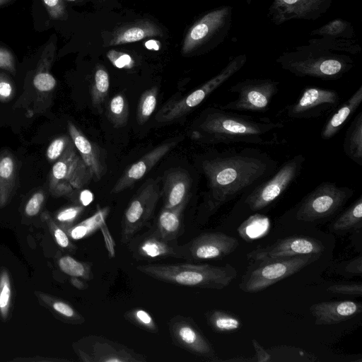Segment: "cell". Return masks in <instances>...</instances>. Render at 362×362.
<instances>
[{"label": "cell", "instance_id": "obj_33", "mask_svg": "<svg viewBox=\"0 0 362 362\" xmlns=\"http://www.w3.org/2000/svg\"><path fill=\"white\" fill-rule=\"evenodd\" d=\"M309 35L351 39L355 36V33L351 22L341 18H336L312 30Z\"/></svg>", "mask_w": 362, "mask_h": 362}, {"label": "cell", "instance_id": "obj_9", "mask_svg": "<svg viewBox=\"0 0 362 362\" xmlns=\"http://www.w3.org/2000/svg\"><path fill=\"white\" fill-rule=\"evenodd\" d=\"M233 8L230 5L218 6L204 14L188 30L182 52L191 53L211 43L218 45L228 35L233 21Z\"/></svg>", "mask_w": 362, "mask_h": 362}, {"label": "cell", "instance_id": "obj_1", "mask_svg": "<svg viewBox=\"0 0 362 362\" xmlns=\"http://www.w3.org/2000/svg\"><path fill=\"white\" fill-rule=\"evenodd\" d=\"M200 167L207 181L208 207L215 211L267 180L279 166L267 153L243 148L214 152L202 160Z\"/></svg>", "mask_w": 362, "mask_h": 362}, {"label": "cell", "instance_id": "obj_35", "mask_svg": "<svg viewBox=\"0 0 362 362\" xmlns=\"http://www.w3.org/2000/svg\"><path fill=\"white\" fill-rule=\"evenodd\" d=\"M110 87L109 75L102 65L96 66L93 80L90 86L92 105L99 109L106 98Z\"/></svg>", "mask_w": 362, "mask_h": 362}, {"label": "cell", "instance_id": "obj_50", "mask_svg": "<svg viewBox=\"0 0 362 362\" xmlns=\"http://www.w3.org/2000/svg\"><path fill=\"white\" fill-rule=\"evenodd\" d=\"M13 93V86L6 76L0 74V100L9 99Z\"/></svg>", "mask_w": 362, "mask_h": 362}, {"label": "cell", "instance_id": "obj_39", "mask_svg": "<svg viewBox=\"0 0 362 362\" xmlns=\"http://www.w3.org/2000/svg\"><path fill=\"white\" fill-rule=\"evenodd\" d=\"M124 319L146 332L153 334H158L159 329L158 325L152 315L146 310L135 308L129 310L124 314Z\"/></svg>", "mask_w": 362, "mask_h": 362}, {"label": "cell", "instance_id": "obj_32", "mask_svg": "<svg viewBox=\"0 0 362 362\" xmlns=\"http://www.w3.org/2000/svg\"><path fill=\"white\" fill-rule=\"evenodd\" d=\"M308 44L314 45L332 52H343L351 54H358L361 52L357 40L334 37H320L309 39Z\"/></svg>", "mask_w": 362, "mask_h": 362}, {"label": "cell", "instance_id": "obj_19", "mask_svg": "<svg viewBox=\"0 0 362 362\" xmlns=\"http://www.w3.org/2000/svg\"><path fill=\"white\" fill-rule=\"evenodd\" d=\"M333 0H272L267 17L276 25L291 20L315 21L329 8Z\"/></svg>", "mask_w": 362, "mask_h": 362}, {"label": "cell", "instance_id": "obj_6", "mask_svg": "<svg viewBox=\"0 0 362 362\" xmlns=\"http://www.w3.org/2000/svg\"><path fill=\"white\" fill-rule=\"evenodd\" d=\"M305 160L302 154L286 160L269 177L241 195L239 204L252 213L270 206L296 181Z\"/></svg>", "mask_w": 362, "mask_h": 362}, {"label": "cell", "instance_id": "obj_20", "mask_svg": "<svg viewBox=\"0 0 362 362\" xmlns=\"http://www.w3.org/2000/svg\"><path fill=\"white\" fill-rule=\"evenodd\" d=\"M179 141L180 138L160 144L144 155L139 160L127 167L115 184L111 192L115 194L119 193L134 185L170 151L177 144Z\"/></svg>", "mask_w": 362, "mask_h": 362}, {"label": "cell", "instance_id": "obj_23", "mask_svg": "<svg viewBox=\"0 0 362 362\" xmlns=\"http://www.w3.org/2000/svg\"><path fill=\"white\" fill-rule=\"evenodd\" d=\"M67 127L75 148L89 169L92 179L95 181L100 180L105 174L106 165L103 163L98 148L71 122H68Z\"/></svg>", "mask_w": 362, "mask_h": 362}, {"label": "cell", "instance_id": "obj_13", "mask_svg": "<svg viewBox=\"0 0 362 362\" xmlns=\"http://www.w3.org/2000/svg\"><path fill=\"white\" fill-rule=\"evenodd\" d=\"M339 93L331 88L308 86L296 100L286 106L282 112L291 119H310L331 114L340 104Z\"/></svg>", "mask_w": 362, "mask_h": 362}, {"label": "cell", "instance_id": "obj_3", "mask_svg": "<svg viewBox=\"0 0 362 362\" xmlns=\"http://www.w3.org/2000/svg\"><path fill=\"white\" fill-rule=\"evenodd\" d=\"M276 62L281 69L296 76L325 81L341 78L354 66L350 56L310 44L283 52Z\"/></svg>", "mask_w": 362, "mask_h": 362}, {"label": "cell", "instance_id": "obj_53", "mask_svg": "<svg viewBox=\"0 0 362 362\" xmlns=\"http://www.w3.org/2000/svg\"><path fill=\"white\" fill-rule=\"evenodd\" d=\"M80 200L83 206H87L93 200V194L88 190H84L81 193Z\"/></svg>", "mask_w": 362, "mask_h": 362}, {"label": "cell", "instance_id": "obj_37", "mask_svg": "<svg viewBox=\"0 0 362 362\" xmlns=\"http://www.w3.org/2000/svg\"><path fill=\"white\" fill-rule=\"evenodd\" d=\"M58 264L64 273L71 277H79L86 280L93 279L91 264L78 261L69 255H64L59 258Z\"/></svg>", "mask_w": 362, "mask_h": 362}, {"label": "cell", "instance_id": "obj_24", "mask_svg": "<svg viewBox=\"0 0 362 362\" xmlns=\"http://www.w3.org/2000/svg\"><path fill=\"white\" fill-rule=\"evenodd\" d=\"M361 103L362 86H360L344 103L339 104L328 117L320 132L321 138L324 140H329L334 136L343 128Z\"/></svg>", "mask_w": 362, "mask_h": 362}, {"label": "cell", "instance_id": "obj_28", "mask_svg": "<svg viewBox=\"0 0 362 362\" xmlns=\"http://www.w3.org/2000/svg\"><path fill=\"white\" fill-rule=\"evenodd\" d=\"M345 155L362 166V112H359L348 127L344 139Z\"/></svg>", "mask_w": 362, "mask_h": 362}, {"label": "cell", "instance_id": "obj_22", "mask_svg": "<svg viewBox=\"0 0 362 362\" xmlns=\"http://www.w3.org/2000/svg\"><path fill=\"white\" fill-rule=\"evenodd\" d=\"M192 178L188 171L180 168H170L163 177L161 196L164 208L175 207L189 202Z\"/></svg>", "mask_w": 362, "mask_h": 362}, {"label": "cell", "instance_id": "obj_15", "mask_svg": "<svg viewBox=\"0 0 362 362\" xmlns=\"http://www.w3.org/2000/svg\"><path fill=\"white\" fill-rule=\"evenodd\" d=\"M168 325L175 346L202 360L219 361L212 344L192 317L177 315L169 320Z\"/></svg>", "mask_w": 362, "mask_h": 362}, {"label": "cell", "instance_id": "obj_56", "mask_svg": "<svg viewBox=\"0 0 362 362\" xmlns=\"http://www.w3.org/2000/svg\"><path fill=\"white\" fill-rule=\"evenodd\" d=\"M12 0H0V6L10 3Z\"/></svg>", "mask_w": 362, "mask_h": 362}, {"label": "cell", "instance_id": "obj_26", "mask_svg": "<svg viewBox=\"0 0 362 362\" xmlns=\"http://www.w3.org/2000/svg\"><path fill=\"white\" fill-rule=\"evenodd\" d=\"M188 202L173 208H164L160 211L154 230L167 240H177L184 233L182 214Z\"/></svg>", "mask_w": 362, "mask_h": 362}, {"label": "cell", "instance_id": "obj_47", "mask_svg": "<svg viewBox=\"0 0 362 362\" xmlns=\"http://www.w3.org/2000/svg\"><path fill=\"white\" fill-rule=\"evenodd\" d=\"M0 69H4L13 74L16 71L13 53L2 45H0Z\"/></svg>", "mask_w": 362, "mask_h": 362}, {"label": "cell", "instance_id": "obj_16", "mask_svg": "<svg viewBox=\"0 0 362 362\" xmlns=\"http://www.w3.org/2000/svg\"><path fill=\"white\" fill-rule=\"evenodd\" d=\"M321 241L313 237L293 235L277 240L272 244L247 253L250 262L281 259L307 255H320L325 251Z\"/></svg>", "mask_w": 362, "mask_h": 362}, {"label": "cell", "instance_id": "obj_17", "mask_svg": "<svg viewBox=\"0 0 362 362\" xmlns=\"http://www.w3.org/2000/svg\"><path fill=\"white\" fill-rule=\"evenodd\" d=\"M183 245L184 259L197 262L225 257L238 248L239 243L235 237L222 232H205Z\"/></svg>", "mask_w": 362, "mask_h": 362}, {"label": "cell", "instance_id": "obj_8", "mask_svg": "<svg viewBox=\"0 0 362 362\" xmlns=\"http://www.w3.org/2000/svg\"><path fill=\"white\" fill-rule=\"evenodd\" d=\"M247 56L240 54L231 58L227 64L214 76L206 81L187 95L172 100L157 113L156 120L168 122L180 118L200 105L215 90L226 83L245 64Z\"/></svg>", "mask_w": 362, "mask_h": 362}, {"label": "cell", "instance_id": "obj_18", "mask_svg": "<svg viewBox=\"0 0 362 362\" xmlns=\"http://www.w3.org/2000/svg\"><path fill=\"white\" fill-rule=\"evenodd\" d=\"M133 258L137 260L153 261L164 258H185L183 245L177 240H167L154 229L134 235L127 244Z\"/></svg>", "mask_w": 362, "mask_h": 362}, {"label": "cell", "instance_id": "obj_41", "mask_svg": "<svg viewBox=\"0 0 362 362\" xmlns=\"http://www.w3.org/2000/svg\"><path fill=\"white\" fill-rule=\"evenodd\" d=\"M74 144L71 137L62 136L54 139L49 145L46 156L49 161L54 162L59 159Z\"/></svg>", "mask_w": 362, "mask_h": 362}, {"label": "cell", "instance_id": "obj_40", "mask_svg": "<svg viewBox=\"0 0 362 362\" xmlns=\"http://www.w3.org/2000/svg\"><path fill=\"white\" fill-rule=\"evenodd\" d=\"M107 209H103L98 211L93 216L85 220L77 226H75L69 230L71 238L78 240L83 238L93 229L96 228L101 223L107 214Z\"/></svg>", "mask_w": 362, "mask_h": 362}, {"label": "cell", "instance_id": "obj_44", "mask_svg": "<svg viewBox=\"0 0 362 362\" xmlns=\"http://www.w3.org/2000/svg\"><path fill=\"white\" fill-rule=\"evenodd\" d=\"M107 57L118 69H129L134 66V60L129 54L124 52L111 49L107 52Z\"/></svg>", "mask_w": 362, "mask_h": 362}, {"label": "cell", "instance_id": "obj_43", "mask_svg": "<svg viewBox=\"0 0 362 362\" xmlns=\"http://www.w3.org/2000/svg\"><path fill=\"white\" fill-rule=\"evenodd\" d=\"M327 290L335 294L361 296L362 295V284L360 282L337 284L329 286Z\"/></svg>", "mask_w": 362, "mask_h": 362}, {"label": "cell", "instance_id": "obj_52", "mask_svg": "<svg viewBox=\"0 0 362 362\" xmlns=\"http://www.w3.org/2000/svg\"><path fill=\"white\" fill-rule=\"evenodd\" d=\"M346 270L349 272L361 275V256H358L356 259L349 263L346 267Z\"/></svg>", "mask_w": 362, "mask_h": 362}, {"label": "cell", "instance_id": "obj_29", "mask_svg": "<svg viewBox=\"0 0 362 362\" xmlns=\"http://www.w3.org/2000/svg\"><path fill=\"white\" fill-rule=\"evenodd\" d=\"M54 52V45H47L38 62L33 78V85L40 92L51 91L57 84L56 79L49 71L53 60Z\"/></svg>", "mask_w": 362, "mask_h": 362}, {"label": "cell", "instance_id": "obj_11", "mask_svg": "<svg viewBox=\"0 0 362 362\" xmlns=\"http://www.w3.org/2000/svg\"><path fill=\"white\" fill-rule=\"evenodd\" d=\"M279 89V82L272 78H246L231 86L228 90L238 97L220 108L230 111L266 112Z\"/></svg>", "mask_w": 362, "mask_h": 362}, {"label": "cell", "instance_id": "obj_31", "mask_svg": "<svg viewBox=\"0 0 362 362\" xmlns=\"http://www.w3.org/2000/svg\"><path fill=\"white\" fill-rule=\"evenodd\" d=\"M206 320L210 327L216 332H233L241 327V321L238 316L222 310L208 311Z\"/></svg>", "mask_w": 362, "mask_h": 362}, {"label": "cell", "instance_id": "obj_2", "mask_svg": "<svg viewBox=\"0 0 362 362\" xmlns=\"http://www.w3.org/2000/svg\"><path fill=\"white\" fill-rule=\"evenodd\" d=\"M284 128L282 122L268 117L240 115L219 107L204 112L194 134L197 139L210 144L274 146L281 143L279 132Z\"/></svg>", "mask_w": 362, "mask_h": 362}, {"label": "cell", "instance_id": "obj_34", "mask_svg": "<svg viewBox=\"0 0 362 362\" xmlns=\"http://www.w3.org/2000/svg\"><path fill=\"white\" fill-rule=\"evenodd\" d=\"M270 223L269 218L259 214L247 218L238 228L239 235L247 241L259 238L268 231Z\"/></svg>", "mask_w": 362, "mask_h": 362}, {"label": "cell", "instance_id": "obj_38", "mask_svg": "<svg viewBox=\"0 0 362 362\" xmlns=\"http://www.w3.org/2000/svg\"><path fill=\"white\" fill-rule=\"evenodd\" d=\"M158 88L153 86L141 95L136 109V121L139 124H145L154 112L158 99Z\"/></svg>", "mask_w": 362, "mask_h": 362}, {"label": "cell", "instance_id": "obj_46", "mask_svg": "<svg viewBox=\"0 0 362 362\" xmlns=\"http://www.w3.org/2000/svg\"><path fill=\"white\" fill-rule=\"evenodd\" d=\"M84 209V206H73L65 208L60 211L57 215L58 221L70 224L73 223L81 214Z\"/></svg>", "mask_w": 362, "mask_h": 362}, {"label": "cell", "instance_id": "obj_30", "mask_svg": "<svg viewBox=\"0 0 362 362\" xmlns=\"http://www.w3.org/2000/svg\"><path fill=\"white\" fill-rule=\"evenodd\" d=\"M16 161L10 153L0 156V206L5 205L11 195L16 176Z\"/></svg>", "mask_w": 362, "mask_h": 362}, {"label": "cell", "instance_id": "obj_25", "mask_svg": "<svg viewBox=\"0 0 362 362\" xmlns=\"http://www.w3.org/2000/svg\"><path fill=\"white\" fill-rule=\"evenodd\" d=\"M162 35L163 31L157 24L148 20H140L115 30L109 45L134 42L146 37Z\"/></svg>", "mask_w": 362, "mask_h": 362}, {"label": "cell", "instance_id": "obj_54", "mask_svg": "<svg viewBox=\"0 0 362 362\" xmlns=\"http://www.w3.org/2000/svg\"><path fill=\"white\" fill-rule=\"evenodd\" d=\"M71 282L78 289L84 290L88 288V284L79 279V277H72Z\"/></svg>", "mask_w": 362, "mask_h": 362}, {"label": "cell", "instance_id": "obj_14", "mask_svg": "<svg viewBox=\"0 0 362 362\" xmlns=\"http://www.w3.org/2000/svg\"><path fill=\"white\" fill-rule=\"evenodd\" d=\"M83 362H145L146 356L131 348L97 335L87 336L76 344L75 349Z\"/></svg>", "mask_w": 362, "mask_h": 362}, {"label": "cell", "instance_id": "obj_36", "mask_svg": "<svg viewBox=\"0 0 362 362\" xmlns=\"http://www.w3.org/2000/svg\"><path fill=\"white\" fill-rule=\"evenodd\" d=\"M129 116V103L126 97L118 93L110 100L107 107V117L115 127L126 125Z\"/></svg>", "mask_w": 362, "mask_h": 362}, {"label": "cell", "instance_id": "obj_7", "mask_svg": "<svg viewBox=\"0 0 362 362\" xmlns=\"http://www.w3.org/2000/svg\"><path fill=\"white\" fill-rule=\"evenodd\" d=\"M354 190L335 182H321L307 194L294 208L295 218L301 222L315 223L329 218L339 212Z\"/></svg>", "mask_w": 362, "mask_h": 362}, {"label": "cell", "instance_id": "obj_55", "mask_svg": "<svg viewBox=\"0 0 362 362\" xmlns=\"http://www.w3.org/2000/svg\"><path fill=\"white\" fill-rule=\"evenodd\" d=\"M145 47L148 49L158 50L160 42L155 40H149L146 42Z\"/></svg>", "mask_w": 362, "mask_h": 362}, {"label": "cell", "instance_id": "obj_4", "mask_svg": "<svg viewBox=\"0 0 362 362\" xmlns=\"http://www.w3.org/2000/svg\"><path fill=\"white\" fill-rule=\"evenodd\" d=\"M136 269L154 279L177 286L221 290L237 277L238 272L230 264L215 266L190 263L146 264Z\"/></svg>", "mask_w": 362, "mask_h": 362}, {"label": "cell", "instance_id": "obj_58", "mask_svg": "<svg viewBox=\"0 0 362 362\" xmlns=\"http://www.w3.org/2000/svg\"><path fill=\"white\" fill-rule=\"evenodd\" d=\"M66 1H76V0H66Z\"/></svg>", "mask_w": 362, "mask_h": 362}, {"label": "cell", "instance_id": "obj_10", "mask_svg": "<svg viewBox=\"0 0 362 362\" xmlns=\"http://www.w3.org/2000/svg\"><path fill=\"white\" fill-rule=\"evenodd\" d=\"M161 197L159 182L150 179L141 186L127 205L121 223V243L127 245L148 224Z\"/></svg>", "mask_w": 362, "mask_h": 362}, {"label": "cell", "instance_id": "obj_51", "mask_svg": "<svg viewBox=\"0 0 362 362\" xmlns=\"http://www.w3.org/2000/svg\"><path fill=\"white\" fill-rule=\"evenodd\" d=\"M252 344L256 353V361L266 362L272 360L271 355L255 339H252Z\"/></svg>", "mask_w": 362, "mask_h": 362}, {"label": "cell", "instance_id": "obj_45", "mask_svg": "<svg viewBox=\"0 0 362 362\" xmlns=\"http://www.w3.org/2000/svg\"><path fill=\"white\" fill-rule=\"evenodd\" d=\"M49 16L54 20H64L66 12L63 0H42Z\"/></svg>", "mask_w": 362, "mask_h": 362}, {"label": "cell", "instance_id": "obj_12", "mask_svg": "<svg viewBox=\"0 0 362 362\" xmlns=\"http://www.w3.org/2000/svg\"><path fill=\"white\" fill-rule=\"evenodd\" d=\"M92 179L90 172L74 144L54 164L49 182L50 192L56 197L69 196L81 189Z\"/></svg>", "mask_w": 362, "mask_h": 362}, {"label": "cell", "instance_id": "obj_49", "mask_svg": "<svg viewBox=\"0 0 362 362\" xmlns=\"http://www.w3.org/2000/svg\"><path fill=\"white\" fill-rule=\"evenodd\" d=\"M53 233L57 243L62 248H72L73 245L70 242L66 233L59 227L54 225Z\"/></svg>", "mask_w": 362, "mask_h": 362}, {"label": "cell", "instance_id": "obj_42", "mask_svg": "<svg viewBox=\"0 0 362 362\" xmlns=\"http://www.w3.org/2000/svg\"><path fill=\"white\" fill-rule=\"evenodd\" d=\"M11 296V283L6 272L0 276V313L6 317L10 305Z\"/></svg>", "mask_w": 362, "mask_h": 362}, {"label": "cell", "instance_id": "obj_48", "mask_svg": "<svg viewBox=\"0 0 362 362\" xmlns=\"http://www.w3.org/2000/svg\"><path fill=\"white\" fill-rule=\"evenodd\" d=\"M44 199L45 197L42 192H39L35 193L26 204L25 209L26 214L30 216H33L37 214L40 210Z\"/></svg>", "mask_w": 362, "mask_h": 362}, {"label": "cell", "instance_id": "obj_21", "mask_svg": "<svg viewBox=\"0 0 362 362\" xmlns=\"http://www.w3.org/2000/svg\"><path fill=\"white\" fill-rule=\"evenodd\" d=\"M309 310L317 325H332L346 321L362 312V305L352 300L323 301L310 305Z\"/></svg>", "mask_w": 362, "mask_h": 362}, {"label": "cell", "instance_id": "obj_5", "mask_svg": "<svg viewBox=\"0 0 362 362\" xmlns=\"http://www.w3.org/2000/svg\"><path fill=\"white\" fill-rule=\"evenodd\" d=\"M320 256L307 255L252 262L242 276L239 288L249 293L262 291L298 273L317 260Z\"/></svg>", "mask_w": 362, "mask_h": 362}, {"label": "cell", "instance_id": "obj_57", "mask_svg": "<svg viewBox=\"0 0 362 362\" xmlns=\"http://www.w3.org/2000/svg\"><path fill=\"white\" fill-rule=\"evenodd\" d=\"M247 5H250L251 4V2H252V0H245Z\"/></svg>", "mask_w": 362, "mask_h": 362}, {"label": "cell", "instance_id": "obj_27", "mask_svg": "<svg viewBox=\"0 0 362 362\" xmlns=\"http://www.w3.org/2000/svg\"><path fill=\"white\" fill-rule=\"evenodd\" d=\"M362 228V196L360 195L329 225V230L337 234L361 231Z\"/></svg>", "mask_w": 362, "mask_h": 362}]
</instances>
